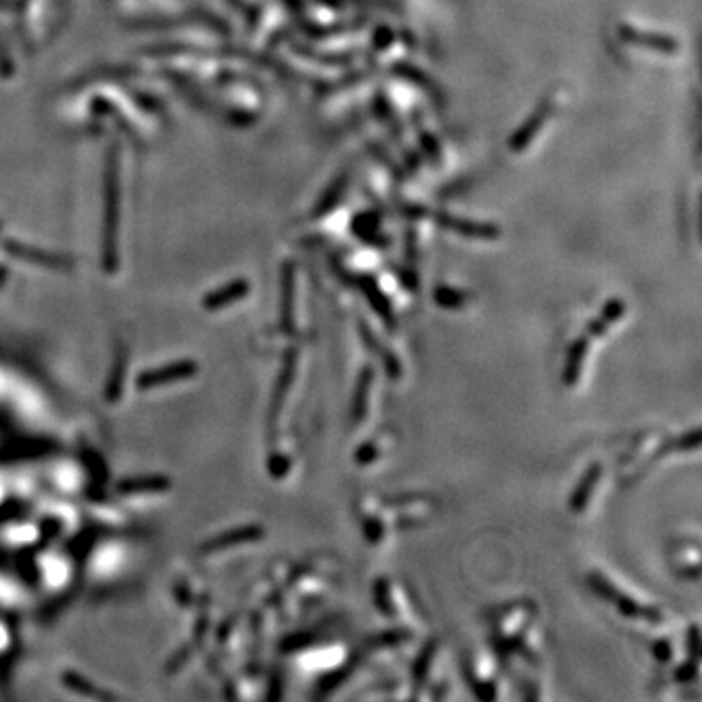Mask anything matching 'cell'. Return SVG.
Segmentation results:
<instances>
[{
    "instance_id": "cell-1",
    "label": "cell",
    "mask_w": 702,
    "mask_h": 702,
    "mask_svg": "<svg viewBox=\"0 0 702 702\" xmlns=\"http://www.w3.org/2000/svg\"><path fill=\"white\" fill-rule=\"evenodd\" d=\"M404 215L410 218H429L433 221L437 227L451 230L458 237L470 238V240H497L502 237V230L490 225V223H476V221H468V218H461L445 211H429V209L420 207V205H410L404 207Z\"/></svg>"
},
{
    "instance_id": "cell-2",
    "label": "cell",
    "mask_w": 702,
    "mask_h": 702,
    "mask_svg": "<svg viewBox=\"0 0 702 702\" xmlns=\"http://www.w3.org/2000/svg\"><path fill=\"white\" fill-rule=\"evenodd\" d=\"M554 99L546 98L541 102V106L534 109L533 113L529 118L525 119L523 125L515 131L513 135L509 137L507 141V147L511 152H523L531 143L534 141V137L543 131V127L546 125V121L552 118L554 113Z\"/></svg>"
},
{
    "instance_id": "cell-3",
    "label": "cell",
    "mask_w": 702,
    "mask_h": 702,
    "mask_svg": "<svg viewBox=\"0 0 702 702\" xmlns=\"http://www.w3.org/2000/svg\"><path fill=\"white\" fill-rule=\"evenodd\" d=\"M198 373V365L193 361H178V363H168V365L154 367L149 369L145 373H141L137 378L138 390H152L157 386L170 385V383H178V381H186Z\"/></svg>"
},
{
    "instance_id": "cell-4",
    "label": "cell",
    "mask_w": 702,
    "mask_h": 702,
    "mask_svg": "<svg viewBox=\"0 0 702 702\" xmlns=\"http://www.w3.org/2000/svg\"><path fill=\"white\" fill-rule=\"evenodd\" d=\"M619 38H621L624 43L632 45V47L653 51V53H660V55H675V53L679 51V43H677V40H673L669 35L650 33V31L638 30V28L628 26V24H621V26H619Z\"/></svg>"
},
{
    "instance_id": "cell-5",
    "label": "cell",
    "mask_w": 702,
    "mask_h": 702,
    "mask_svg": "<svg viewBox=\"0 0 702 702\" xmlns=\"http://www.w3.org/2000/svg\"><path fill=\"white\" fill-rule=\"evenodd\" d=\"M262 536H264V529H262L260 525H244V527H237V529H230L227 533L217 534V536L209 539L207 543L201 544L199 550L203 554L223 552V550H228V548L238 546V544L260 541Z\"/></svg>"
},
{
    "instance_id": "cell-6",
    "label": "cell",
    "mask_w": 702,
    "mask_h": 702,
    "mask_svg": "<svg viewBox=\"0 0 702 702\" xmlns=\"http://www.w3.org/2000/svg\"><path fill=\"white\" fill-rule=\"evenodd\" d=\"M601 472H603V468H601L599 463L589 465V468L585 470V474L582 476L580 484L575 486L574 492L570 495V509H572L574 513H582L585 507H587L589 500H591V494H593L595 486H597L599 478H601Z\"/></svg>"
},
{
    "instance_id": "cell-7",
    "label": "cell",
    "mask_w": 702,
    "mask_h": 702,
    "mask_svg": "<svg viewBox=\"0 0 702 702\" xmlns=\"http://www.w3.org/2000/svg\"><path fill=\"white\" fill-rule=\"evenodd\" d=\"M587 347H589V337L587 336H582L580 340H575L572 347H570L564 365V373H562V381L568 386H574L580 381L582 367H584L585 356H587Z\"/></svg>"
},
{
    "instance_id": "cell-8",
    "label": "cell",
    "mask_w": 702,
    "mask_h": 702,
    "mask_svg": "<svg viewBox=\"0 0 702 702\" xmlns=\"http://www.w3.org/2000/svg\"><path fill=\"white\" fill-rule=\"evenodd\" d=\"M170 488V480L166 476L152 474V476H137L129 478L119 484L121 494H154V492H164Z\"/></svg>"
},
{
    "instance_id": "cell-9",
    "label": "cell",
    "mask_w": 702,
    "mask_h": 702,
    "mask_svg": "<svg viewBox=\"0 0 702 702\" xmlns=\"http://www.w3.org/2000/svg\"><path fill=\"white\" fill-rule=\"evenodd\" d=\"M624 310H626L624 301H621V298H611V301L603 307L599 318H595V320H591V322L587 324V334H585V336L591 340V337H599L601 334H605L607 328L623 317Z\"/></svg>"
},
{
    "instance_id": "cell-10",
    "label": "cell",
    "mask_w": 702,
    "mask_h": 702,
    "mask_svg": "<svg viewBox=\"0 0 702 702\" xmlns=\"http://www.w3.org/2000/svg\"><path fill=\"white\" fill-rule=\"evenodd\" d=\"M611 603L616 605V611L623 614V616H628V619H650V621H660V613L652 609V607H642L640 603H636L632 597L628 595L621 593L613 589V593L609 595Z\"/></svg>"
},
{
    "instance_id": "cell-11",
    "label": "cell",
    "mask_w": 702,
    "mask_h": 702,
    "mask_svg": "<svg viewBox=\"0 0 702 702\" xmlns=\"http://www.w3.org/2000/svg\"><path fill=\"white\" fill-rule=\"evenodd\" d=\"M63 683L69 691L77 692V694H82V696H88V699H98V701H115V696L111 692H106L99 689L98 685H94L92 681H88L86 677H82L80 673L74 671H67L63 673Z\"/></svg>"
},
{
    "instance_id": "cell-12",
    "label": "cell",
    "mask_w": 702,
    "mask_h": 702,
    "mask_svg": "<svg viewBox=\"0 0 702 702\" xmlns=\"http://www.w3.org/2000/svg\"><path fill=\"white\" fill-rule=\"evenodd\" d=\"M392 72L402 80H408L410 84H414L417 88L429 92V96H433V98H439V94H441V90H439L436 82L429 79L424 70L417 69L414 65H410V63H398V65H394Z\"/></svg>"
},
{
    "instance_id": "cell-13",
    "label": "cell",
    "mask_w": 702,
    "mask_h": 702,
    "mask_svg": "<svg viewBox=\"0 0 702 702\" xmlns=\"http://www.w3.org/2000/svg\"><path fill=\"white\" fill-rule=\"evenodd\" d=\"M248 289L250 287H248V283H244V281H234V283H230V285H227V287L218 289V291H215V293H211V295L205 298L203 307L209 308V310L227 307V305H230V303L240 301V298L244 297V295L248 293Z\"/></svg>"
},
{
    "instance_id": "cell-14",
    "label": "cell",
    "mask_w": 702,
    "mask_h": 702,
    "mask_svg": "<svg viewBox=\"0 0 702 702\" xmlns=\"http://www.w3.org/2000/svg\"><path fill=\"white\" fill-rule=\"evenodd\" d=\"M125 371H127V351L119 349L118 353H115L113 367H111V375L108 378V385H106V400L108 402H118L119 400L121 388H123Z\"/></svg>"
},
{
    "instance_id": "cell-15",
    "label": "cell",
    "mask_w": 702,
    "mask_h": 702,
    "mask_svg": "<svg viewBox=\"0 0 702 702\" xmlns=\"http://www.w3.org/2000/svg\"><path fill=\"white\" fill-rule=\"evenodd\" d=\"M347 182H349V174L347 172H344V174H340L330 186H328V189L322 193V198H320V201H318V207H317V211H314V217H322V215H326V213H330L332 209L336 207L337 205V201H340V198L344 196V191H346V188H347Z\"/></svg>"
},
{
    "instance_id": "cell-16",
    "label": "cell",
    "mask_w": 702,
    "mask_h": 702,
    "mask_svg": "<svg viewBox=\"0 0 702 702\" xmlns=\"http://www.w3.org/2000/svg\"><path fill=\"white\" fill-rule=\"evenodd\" d=\"M371 383H373V369H371V367H365L363 373L359 375V381H357L356 394H353V404H351V417H353L356 424H359V422L365 417L367 396H369Z\"/></svg>"
},
{
    "instance_id": "cell-17",
    "label": "cell",
    "mask_w": 702,
    "mask_h": 702,
    "mask_svg": "<svg viewBox=\"0 0 702 702\" xmlns=\"http://www.w3.org/2000/svg\"><path fill=\"white\" fill-rule=\"evenodd\" d=\"M359 285H361L363 293H365L367 298H369L371 307L375 308L376 312L385 318L386 322H392V310H390V303H388V298H386L385 295L381 293V289L376 287L375 281H373L371 277H363Z\"/></svg>"
},
{
    "instance_id": "cell-18",
    "label": "cell",
    "mask_w": 702,
    "mask_h": 702,
    "mask_svg": "<svg viewBox=\"0 0 702 702\" xmlns=\"http://www.w3.org/2000/svg\"><path fill=\"white\" fill-rule=\"evenodd\" d=\"M293 371H295V353L291 351L287 359H285V365H283L279 383L276 386V394H273V400H271V422L276 420L277 412L281 408V402H283V398L287 394V388L291 385V381H293Z\"/></svg>"
},
{
    "instance_id": "cell-19",
    "label": "cell",
    "mask_w": 702,
    "mask_h": 702,
    "mask_svg": "<svg viewBox=\"0 0 702 702\" xmlns=\"http://www.w3.org/2000/svg\"><path fill=\"white\" fill-rule=\"evenodd\" d=\"M281 312H283V328L291 332L293 328V267H285L283 273V305H281Z\"/></svg>"
},
{
    "instance_id": "cell-20",
    "label": "cell",
    "mask_w": 702,
    "mask_h": 702,
    "mask_svg": "<svg viewBox=\"0 0 702 702\" xmlns=\"http://www.w3.org/2000/svg\"><path fill=\"white\" fill-rule=\"evenodd\" d=\"M466 295L463 291H456L453 287H437L433 291V301L441 308H447V310H455V308H461L466 305Z\"/></svg>"
},
{
    "instance_id": "cell-21",
    "label": "cell",
    "mask_w": 702,
    "mask_h": 702,
    "mask_svg": "<svg viewBox=\"0 0 702 702\" xmlns=\"http://www.w3.org/2000/svg\"><path fill=\"white\" fill-rule=\"evenodd\" d=\"M376 225H378V221H376L373 213H361V215H357L353 218L351 228H353L356 237L363 238L367 242H376V234H378L376 232Z\"/></svg>"
},
{
    "instance_id": "cell-22",
    "label": "cell",
    "mask_w": 702,
    "mask_h": 702,
    "mask_svg": "<svg viewBox=\"0 0 702 702\" xmlns=\"http://www.w3.org/2000/svg\"><path fill=\"white\" fill-rule=\"evenodd\" d=\"M373 601H375V605L378 607V611L383 614H386V616H392V614H394L386 580H378V582L373 585Z\"/></svg>"
},
{
    "instance_id": "cell-23",
    "label": "cell",
    "mask_w": 702,
    "mask_h": 702,
    "mask_svg": "<svg viewBox=\"0 0 702 702\" xmlns=\"http://www.w3.org/2000/svg\"><path fill=\"white\" fill-rule=\"evenodd\" d=\"M433 650H436V644L431 642V644H427L426 650L420 653V657H417V662H415V665H414V681H415V685L424 683V679H426L427 667H429V663H431V657H433Z\"/></svg>"
},
{
    "instance_id": "cell-24",
    "label": "cell",
    "mask_w": 702,
    "mask_h": 702,
    "mask_svg": "<svg viewBox=\"0 0 702 702\" xmlns=\"http://www.w3.org/2000/svg\"><path fill=\"white\" fill-rule=\"evenodd\" d=\"M417 141H420V147H422V150L426 152V157L431 162H439V157H441V149H439V145H437V141L429 133H427L426 129H420L417 127Z\"/></svg>"
},
{
    "instance_id": "cell-25",
    "label": "cell",
    "mask_w": 702,
    "mask_h": 702,
    "mask_svg": "<svg viewBox=\"0 0 702 702\" xmlns=\"http://www.w3.org/2000/svg\"><path fill=\"white\" fill-rule=\"evenodd\" d=\"M376 455H378V449H376V445L373 441H369V443H365V445H361L357 449L356 461L359 465H371V463L376 458Z\"/></svg>"
},
{
    "instance_id": "cell-26",
    "label": "cell",
    "mask_w": 702,
    "mask_h": 702,
    "mask_svg": "<svg viewBox=\"0 0 702 702\" xmlns=\"http://www.w3.org/2000/svg\"><path fill=\"white\" fill-rule=\"evenodd\" d=\"M675 447L681 449V451H694V449H699V447H701V431H699V427H694L691 433L683 436L681 439L675 443Z\"/></svg>"
},
{
    "instance_id": "cell-27",
    "label": "cell",
    "mask_w": 702,
    "mask_h": 702,
    "mask_svg": "<svg viewBox=\"0 0 702 702\" xmlns=\"http://www.w3.org/2000/svg\"><path fill=\"white\" fill-rule=\"evenodd\" d=\"M696 660H692V662H687V663H683L681 667L677 669V681H681V683H689V681H692L694 677H696Z\"/></svg>"
},
{
    "instance_id": "cell-28",
    "label": "cell",
    "mask_w": 702,
    "mask_h": 702,
    "mask_svg": "<svg viewBox=\"0 0 702 702\" xmlns=\"http://www.w3.org/2000/svg\"><path fill=\"white\" fill-rule=\"evenodd\" d=\"M365 534L371 543H378L383 539V525H381V521H376V519L365 521Z\"/></svg>"
},
{
    "instance_id": "cell-29",
    "label": "cell",
    "mask_w": 702,
    "mask_h": 702,
    "mask_svg": "<svg viewBox=\"0 0 702 702\" xmlns=\"http://www.w3.org/2000/svg\"><path fill=\"white\" fill-rule=\"evenodd\" d=\"M653 653H655V657L657 660H662V662H669V657H671V646L667 642H657L655 646H653Z\"/></svg>"
},
{
    "instance_id": "cell-30",
    "label": "cell",
    "mask_w": 702,
    "mask_h": 702,
    "mask_svg": "<svg viewBox=\"0 0 702 702\" xmlns=\"http://www.w3.org/2000/svg\"><path fill=\"white\" fill-rule=\"evenodd\" d=\"M390 40H392V33L386 30V28H383V30H378V38H376V41H375L376 47H378V49H385V45Z\"/></svg>"
}]
</instances>
